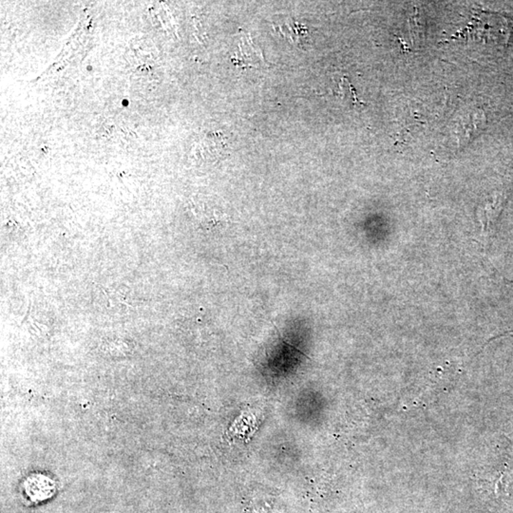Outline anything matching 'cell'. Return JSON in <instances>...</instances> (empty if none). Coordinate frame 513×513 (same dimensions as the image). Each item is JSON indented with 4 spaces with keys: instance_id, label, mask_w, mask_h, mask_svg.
I'll return each instance as SVG.
<instances>
[{
    "instance_id": "1",
    "label": "cell",
    "mask_w": 513,
    "mask_h": 513,
    "mask_svg": "<svg viewBox=\"0 0 513 513\" xmlns=\"http://www.w3.org/2000/svg\"><path fill=\"white\" fill-rule=\"evenodd\" d=\"M487 118L484 111L479 109H469L462 111L456 121L454 133L459 147L468 144L472 139L486 128Z\"/></svg>"
},
{
    "instance_id": "2",
    "label": "cell",
    "mask_w": 513,
    "mask_h": 513,
    "mask_svg": "<svg viewBox=\"0 0 513 513\" xmlns=\"http://www.w3.org/2000/svg\"><path fill=\"white\" fill-rule=\"evenodd\" d=\"M43 479H44V476H34L32 477H30L29 479H28V481H26V492L27 494L29 495H32L34 496L35 499L38 498H43V496L41 495V492L43 495H46V496H49V492H50V489H52V487H53V485L52 483V481H48L47 483L45 485H43L42 487H39L40 485H41Z\"/></svg>"
}]
</instances>
